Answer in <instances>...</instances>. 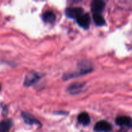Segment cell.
<instances>
[{"instance_id":"1","label":"cell","mask_w":132,"mask_h":132,"mask_svg":"<svg viewBox=\"0 0 132 132\" xmlns=\"http://www.w3.org/2000/svg\"><path fill=\"white\" fill-rule=\"evenodd\" d=\"M77 67H78V71L77 72L64 73L63 77H62L63 81H68L70 79L88 74V73H91L94 69L92 63L90 62L87 61L86 60H82L79 62Z\"/></svg>"},{"instance_id":"2","label":"cell","mask_w":132,"mask_h":132,"mask_svg":"<svg viewBox=\"0 0 132 132\" xmlns=\"http://www.w3.org/2000/svg\"><path fill=\"white\" fill-rule=\"evenodd\" d=\"M44 74L37 72H31L27 73L23 81V85L25 87H30L37 83L42 79Z\"/></svg>"},{"instance_id":"3","label":"cell","mask_w":132,"mask_h":132,"mask_svg":"<svg viewBox=\"0 0 132 132\" xmlns=\"http://www.w3.org/2000/svg\"><path fill=\"white\" fill-rule=\"evenodd\" d=\"M64 14L67 18L77 19L84 14V10L82 7L79 6L68 7L64 10Z\"/></svg>"},{"instance_id":"4","label":"cell","mask_w":132,"mask_h":132,"mask_svg":"<svg viewBox=\"0 0 132 132\" xmlns=\"http://www.w3.org/2000/svg\"><path fill=\"white\" fill-rule=\"evenodd\" d=\"M115 122L117 126H120L121 128L127 129L129 130L132 127L131 118L129 116H119L116 119Z\"/></svg>"},{"instance_id":"5","label":"cell","mask_w":132,"mask_h":132,"mask_svg":"<svg viewBox=\"0 0 132 132\" xmlns=\"http://www.w3.org/2000/svg\"><path fill=\"white\" fill-rule=\"evenodd\" d=\"M94 130L95 132H111L113 130V126L108 121L101 120L95 123Z\"/></svg>"},{"instance_id":"6","label":"cell","mask_w":132,"mask_h":132,"mask_svg":"<svg viewBox=\"0 0 132 132\" xmlns=\"http://www.w3.org/2000/svg\"><path fill=\"white\" fill-rule=\"evenodd\" d=\"M85 85V82H75L68 85L67 90L72 95H76L82 92Z\"/></svg>"},{"instance_id":"7","label":"cell","mask_w":132,"mask_h":132,"mask_svg":"<svg viewBox=\"0 0 132 132\" xmlns=\"http://www.w3.org/2000/svg\"><path fill=\"white\" fill-rule=\"evenodd\" d=\"M106 3L103 0H94L91 3L90 8L93 14H100L105 9Z\"/></svg>"},{"instance_id":"8","label":"cell","mask_w":132,"mask_h":132,"mask_svg":"<svg viewBox=\"0 0 132 132\" xmlns=\"http://www.w3.org/2000/svg\"><path fill=\"white\" fill-rule=\"evenodd\" d=\"M22 119H23V121L24 123L27 124L28 125H36L37 126H41V123L31 113H28V112H21V114Z\"/></svg>"},{"instance_id":"9","label":"cell","mask_w":132,"mask_h":132,"mask_svg":"<svg viewBox=\"0 0 132 132\" xmlns=\"http://www.w3.org/2000/svg\"><path fill=\"white\" fill-rule=\"evenodd\" d=\"M90 22H91V18L88 13L83 14L77 19V23L79 26L86 30L88 29L90 27Z\"/></svg>"},{"instance_id":"10","label":"cell","mask_w":132,"mask_h":132,"mask_svg":"<svg viewBox=\"0 0 132 132\" xmlns=\"http://www.w3.org/2000/svg\"><path fill=\"white\" fill-rule=\"evenodd\" d=\"M13 121L10 119H6L0 121V132H9L12 128Z\"/></svg>"},{"instance_id":"11","label":"cell","mask_w":132,"mask_h":132,"mask_svg":"<svg viewBox=\"0 0 132 132\" xmlns=\"http://www.w3.org/2000/svg\"><path fill=\"white\" fill-rule=\"evenodd\" d=\"M79 123L83 126H88L91 122V119L87 112H81L77 116Z\"/></svg>"},{"instance_id":"12","label":"cell","mask_w":132,"mask_h":132,"mask_svg":"<svg viewBox=\"0 0 132 132\" xmlns=\"http://www.w3.org/2000/svg\"><path fill=\"white\" fill-rule=\"evenodd\" d=\"M56 19V15L52 11H46L43 14L42 19L45 23H49V24H52L55 22Z\"/></svg>"},{"instance_id":"13","label":"cell","mask_w":132,"mask_h":132,"mask_svg":"<svg viewBox=\"0 0 132 132\" xmlns=\"http://www.w3.org/2000/svg\"><path fill=\"white\" fill-rule=\"evenodd\" d=\"M93 19L95 24L98 27H102L106 24V21L102 14H93Z\"/></svg>"},{"instance_id":"14","label":"cell","mask_w":132,"mask_h":132,"mask_svg":"<svg viewBox=\"0 0 132 132\" xmlns=\"http://www.w3.org/2000/svg\"><path fill=\"white\" fill-rule=\"evenodd\" d=\"M1 107H2V113L3 116H6L8 113V108L7 106L5 104H1Z\"/></svg>"},{"instance_id":"15","label":"cell","mask_w":132,"mask_h":132,"mask_svg":"<svg viewBox=\"0 0 132 132\" xmlns=\"http://www.w3.org/2000/svg\"><path fill=\"white\" fill-rule=\"evenodd\" d=\"M1 85H0V91H1Z\"/></svg>"}]
</instances>
